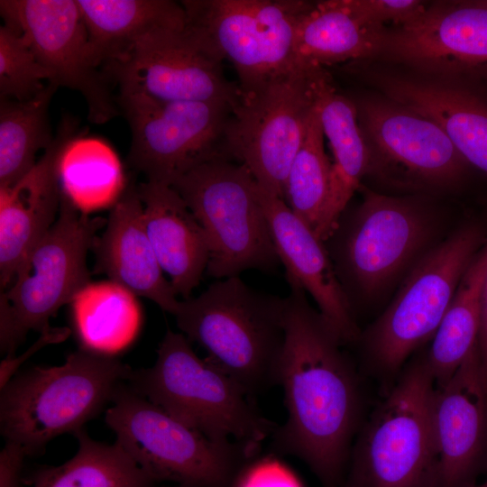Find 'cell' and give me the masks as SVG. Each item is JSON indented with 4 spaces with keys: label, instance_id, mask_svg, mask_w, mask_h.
I'll return each mask as SVG.
<instances>
[{
    "label": "cell",
    "instance_id": "34",
    "mask_svg": "<svg viewBox=\"0 0 487 487\" xmlns=\"http://www.w3.org/2000/svg\"><path fill=\"white\" fill-rule=\"evenodd\" d=\"M230 487H305L297 473L272 455H259L244 464Z\"/></svg>",
    "mask_w": 487,
    "mask_h": 487
},
{
    "label": "cell",
    "instance_id": "9",
    "mask_svg": "<svg viewBox=\"0 0 487 487\" xmlns=\"http://www.w3.org/2000/svg\"><path fill=\"white\" fill-rule=\"evenodd\" d=\"M187 34L220 61L229 60L240 93L296 64V32L314 2L184 0Z\"/></svg>",
    "mask_w": 487,
    "mask_h": 487
},
{
    "label": "cell",
    "instance_id": "7",
    "mask_svg": "<svg viewBox=\"0 0 487 487\" xmlns=\"http://www.w3.org/2000/svg\"><path fill=\"white\" fill-rule=\"evenodd\" d=\"M202 226L209 245L208 275L270 271L280 262L247 167L219 157L200 163L170 185Z\"/></svg>",
    "mask_w": 487,
    "mask_h": 487
},
{
    "label": "cell",
    "instance_id": "5",
    "mask_svg": "<svg viewBox=\"0 0 487 487\" xmlns=\"http://www.w3.org/2000/svg\"><path fill=\"white\" fill-rule=\"evenodd\" d=\"M436 381L424 358L402 370L360 428L340 487H441Z\"/></svg>",
    "mask_w": 487,
    "mask_h": 487
},
{
    "label": "cell",
    "instance_id": "8",
    "mask_svg": "<svg viewBox=\"0 0 487 487\" xmlns=\"http://www.w3.org/2000/svg\"><path fill=\"white\" fill-rule=\"evenodd\" d=\"M107 219L80 212L62 194L57 220L0 297V347L14 356L31 331L42 334L50 319L90 282L87 256Z\"/></svg>",
    "mask_w": 487,
    "mask_h": 487
},
{
    "label": "cell",
    "instance_id": "1",
    "mask_svg": "<svg viewBox=\"0 0 487 487\" xmlns=\"http://www.w3.org/2000/svg\"><path fill=\"white\" fill-rule=\"evenodd\" d=\"M285 341L279 383L287 419L271 435L273 449L304 462L324 487H340L361 428L359 375L342 342L308 302L305 289L287 280Z\"/></svg>",
    "mask_w": 487,
    "mask_h": 487
},
{
    "label": "cell",
    "instance_id": "24",
    "mask_svg": "<svg viewBox=\"0 0 487 487\" xmlns=\"http://www.w3.org/2000/svg\"><path fill=\"white\" fill-rule=\"evenodd\" d=\"M315 90L324 134L333 154L328 196L316 234L326 243L369 172L370 152L359 126L354 103L337 90L324 67L317 71Z\"/></svg>",
    "mask_w": 487,
    "mask_h": 487
},
{
    "label": "cell",
    "instance_id": "15",
    "mask_svg": "<svg viewBox=\"0 0 487 487\" xmlns=\"http://www.w3.org/2000/svg\"><path fill=\"white\" fill-rule=\"evenodd\" d=\"M428 231L427 217L415 204L363 188L360 206L333 233L340 237L335 251L340 276L363 296H372L418 253Z\"/></svg>",
    "mask_w": 487,
    "mask_h": 487
},
{
    "label": "cell",
    "instance_id": "17",
    "mask_svg": "<svg viewBox=\"0 0 487 487\" xmlns=\"http://www.w3.org/2000/svg\"><path fill=\"white\" fill-rule=\"evenodd\" d=\"M222 62L177 30L156 35L126 58L102 70L118 85L119 93L139 94L161 101L222 102L234 110L238 84L229 81Z\"/></svg>",
    "mask_w": 487,
    "mask_h": 487
},
{
    "label": "cell",
    "instance_id": "27",
    "mask_svg": "<svg viewBox=\"0 0 487 487\" xmlns=\"http://www.w3.org/2000/svg\"><path fill=\"white\" fill-rule=\"evenodd\" d=\"M70 304L74 328L84 349L115 356L139 334L142 314L137 296L118 283L89 282Z\"/></svg>",
    "mask_w": 487,
    "mask_h": 487
},
{
    "label": "cell",
    "instance_id": "14",
    "mask_svg": "<svg viewBox=\"0 0 487 487\" xmlns=\"http://www.w3.org/2000/svg\"><path fill=\"white\" fill-rule=\"evenodd\" d=\"M350 98L370 152L368 173L374 169L403 185L437 187L467 173L470 165L432 120L386 96Z\"/></svg>",
    "mask_w": 487,
    "mask_h": 487
},
{
    "label": "cell",
    "instance_id": "40",
    "mask_svg": "<svg viewBox=\"0 0 487 487\" xmlns=\"http://www.w3.org/2000/svg\"><path fill=\"white\" fill-rule=\"evenodd\" d=\"M170 487H181V486L174 485V486H170Z\"/></svg>",
    "mask_w": 487,
    "mask_h": 487
},
{
    "label": "cell",
    "instance_id": "28",
    "mask_svg": "<svg viewBox=\"0 0 487 487\" xmlns=\"http://www.w3.org/2000/svg\"><path fill=\"white\" fill-rule=\"evenodd\" d=\"M487 272V243L464 272L428 353L424 357L436 386L446 383L477 344L481 298Z\"/></svg>",
    "mask_w": 487,
    "mask_h": 487
},
{
    "label": "cell",
    "instance_id": "12",
    "mask_svg": "<svg viewBox=\"0 0 487 487\" xmlns=\"http://www.w3.org/2000/svg\"><path fill=\"white\" fill-rule=\"evenodd\" d=\"M131 129L129 164L149 181L171 185L193 167L231 159L227 128L233 107L222 102L161 101L143 95L116 97Z\"/></svg>",
    "mask_w": 487,
    "mask_h": 487
},
{
    "label": "cell",
    "instance_id": "30",
    "mask_svg": "<svg viewBox=\"0 0 487 487\" xmlns=\"http://www.w3.org/2000/svg\"><path fill=\"white\" fill-rule=\"evenodd\" d=\"M62 194L84 214L114 207L125 184L120 161L104 141L73 138L59 162Z\"/></svg>",
    "mask_w": 487,
    "mask_h": 487
},
{
    "label": "cell",
    "instance_id": "11",
    "mask_svg": "<svg viewBox=\"0 0 487 487\" xmlns=\"http://www.w3.org/2000/svg\"><path fill=\"white\" fill-rule=\"evenodd\" d=\"M320 67L298 63L241 93L227 128L231 158L283 200L289 168L316 107Z\"/></svg>",
    "mask_w": 487,
    "mask_h": 487
},
{
    "label": "cell",
    "instance_id": "38",
    "mask_svg": "<svg viewBox=\"0 0 487 487\" xmlns=\"http://www.w3.org/2000/svg\"><path fill=\"white\" fill-rule=\"evenodd\" d=\"M482 368L487 381V272L484 278L481 298V321L477 340Z\"/></svg>",
    "mask_w": 487,
    "mask_h": 487
},
{
    "label": "cell",
    "instance_id": "18",
    "mask_svg": "<svg viewBox=\"0 0 487 487\" xmlns=\"http://www.w3.org/2000/svg\"><path fill=\"white\" fill-rule=\"evenodd\" d=\"M433 426L441 487H469L487 459V381L477 344L436 386Z\"/></svg>",
    "mask_w": 487,
    "mask_h": 487
},
{
    "label": "cell",
    "instance_id": "2",
    "mask_svg": "<svg viewBox=\"0 0 487 487\" xmlns=\"http://www.w3.org/2000/svg\"><path fill=\"white\" fill-rule=\"evenodd\" d=\"M286 298L259 292L239 276L179 301L178 327L251 397L279 383Z\"/></svg>",
    "mask_w": 487,
    "mask_h": 487
},
{
    "label": "cell",
    "instance_id": "37",
    "mask_svg": "<svg viewBox=\"0 0 487 487\" xmlns=\"http://www.w3.org/2000/svg\"><path fill=\"white\" fill-rule=\"evenodd\" d=\"M26 455L16 444L5 442L0 453V487H20Z\"/></svg>",
    "mask_w": 487,
    "mask_h": 487
},
{
    "label": "cell",
    "instance_id": "33",
    "mask_svg": "<svg viewBox=\"0 0 487 487\" xmlns=\"http://www.w3.org/2000/svg\"><path fill=\"white\" fill-rule=\"evenodd\" d=\"M50 81L48 70L38 60L23 36L6 25L0 27V98L26 101Z\"/></svg>",
    "mask_w": 487,
    "mask_h": 487
},
{
    "label": "cell",
    "instance_id": "35",
    "mask_svg": "<svg viewBox=\"0 0 487 487\" xmlns=\"http://www.w3.org/2000/svg\"><path fill=\"white\" fill-rule=\"evenodd\" d=\"M351 10L364 23L384 28L386 23L397 26L407 24L418 17L427 4L417 0H346Z\"/></svg>",
    "mask_w": 487,
    "mask_h": 487
},
{
    "label": "cell",
    "instance_id": "22",
    "mask_svg": "<svg viewBox=\"0 0 487 487\" xmlns=\"http://www.w3.org/2000/svg\"><path fill=\"white\" fill-rule=\"evenodd\" d=\"M105 227L92 248L96 255L94 272L106 275L109 280L174 315L179 300L164 278L148 237L136 184L125 187Z\"/></svg>",
    "mask_w": 487,
    "mask_h": 487
},
{
    "label": "cell",
    "instance_id": "39",
    "mask_svg": "<svg viewBox=\"0 0 487 487\" xmlns=\"http://www.w3.org/2000/svg\"><path fill=\"white\" fill-rule=\"evenodd\" d=\"M469 487H487V477L481 483H473Z\"/></svg>",
    "mask_w": 487,
    "mask_h": 487
},
{
    "label": "cell",
    "instance_id": "20",
    "mask_svg": "<svg viewBox=\"0 0 487 487\" xmlns=\"http://www.w3.org/2000/svg\"><path fill=\"white\" fill-rule=\"evenodd\" d=\"M384 96L435 122L465 161L487 174V81L367 73Z\"/></svg>",
    "mask_w": 487,
    "mask_h": 487
},
{
    "label": "cell",
    "instance_id": "4",
    "mask_svg": "<svg viewBox=\"0 0 487 487\" xmlns=\"http://www.w3.org/2000/svg\"><path fill=\"white\" fill-rule=\"evenodd\" d=\"M127 383L170 417L216 442L261 448L278 427L234 379L209 359L199 358L182 333L168 330L154 364L133 370Z\"/></svg>",
    "mask_w": 487,
    "mask_h": 487
},
{
    "label": "cell",
    "instance_id": "6",
    "mask_svg": "<svg viewBox=\"0 0 487 487\" xmlns=\"http://www.w3.org/2000/svg\"><path fill=\"white\" fill-rule=\"evenodd\" d=\"M105 422L116 442L156 483L181 487H230L260 447L216 442L185 426L124 383Z\"/></svg>",
    "mask_w": 487,
    "mask_h": 487
},
{
    "label": "cell",
    "instance_id": "29",
    "mask_svg": "<svg viewBox=\"0 0 487 487\" xmlns=\"http://www.w3.org/2000/svg\"><path fill=\"white\" fill-rule=\"evenodd\" d=\"M74 436L78 441V449L72 458L58 466L37 469L22 478L21 484L25 487H155L156 482L116 441L113 445L96 441L83 429Z\"/></svg>",
    "mask_w": 487,
    "mask_h": 487
},
{
    "label": "cell",
    "instance_id": "25",
    "mask_svg": "<svg viewBox=\"0 0 487 487\" xmlns=\"http://www.w3.org/2000/svg\"><path fill=\"white\" fill-rule=\"evenodd\" d=\"M77 4L101 69L126 58L151 38L186 26L181 3L172 0H77Z\"/></svg>",
    "mask_w": 487,
    "mask_h": 487
},
{
    "label": "cell",
    "instance_id": "36",
    "mask_svg": "<svg viewBox=\"0 0 487 487\" xmlns=\"http://www.w3.org/2000/svg\"><path fill=\"white\" fill-rule=\"evenodd\" d=\"M70 334V329L66 326L51 327L41 334L39 339L19 356H5L0 364V390L18 372L20 366L33 354L42 347L65 341Z\"/></svg>",
    "mask_w": 487,
    "mask_h": 487
},
{
    "label": "cell",
    "instance_id": "21",
    "mask_svg": "<svg viewBox=\"0 0 487 487\" xmlns=\"http://www.w3.org/2000/svg\"><path fill=\"white\" fill-rule=\"evenodd\" d=\"M256 193L285 267L286 280L298 282L309 293L343 345L357 341L360 333L352 305L324 242L282 198L257 182Z\"/></svg>",
    "mask_w": 487,
    "mask_h": 487
},
{
    "label": "cell",
    "instance_id": "32",
    "mask_svg": "<svg viewBox=\"0 0 487 487\" xmlns=\"http://www.w3.org/2000/svg\"><path fill=\"white\" fill-rule=\"evenodd\" d=\"M319 111L310 116L304 140L291 163L285 189V202L315 233L326 203L331 163L324 148Z\"/></svg>",
    "mask_w": 487,
    "mask_h": 487
},
{
    "label": "cell",
    "instance_id": "19",
    "mask_svg": "<svg viewBox=\"0 0 487 487\" xmlns=\"http://www.w3.org/2000/svg\"><path fill=\"white\" fill-rule=\"evenodd\" d=\"M77 119L64 116L51 146L17 183L0 188V285L6 289L35 245L57 220L61 202L59 162L78 134Z\"/></svg>",
    "mask_w": 487,
    "mask_h": 487
},
{
    "label": "cell",
    "instance_id": "13",
    "mask_svg": "<svg viewBox=\"0 0 487 487\" xmlns=\"http://www.w3.org/2000/svg\"><path fill=\"white\" fill-rule=\"evenodd\" d=\"M0 13L5 25L23 36L48 70V83L83 96L90 122L104 124L119 114L77 0H1Z\"/></svg>",
    "mask_w": 487,
    "mask_h": 487
},
{
    "label": "cell",
    "instance_id": "31",
    "mask_svg": "<svg viewBox=\"0 0 487 487\" xmlns=\"http://www.w3.org/2000/svg\"><path fill=\"white\" fill-rule=\"evenodd\" d=\"M58 87L48 83L26 101L0 98V188L23 179L36 164L37 152L52 143L49 107Z\"/></svg>",
    "mask_w": 487,
    "mask_h": 487
},
{
    "label": "cell",
    "instance_id": "3",
    "mask_svg": "<svg viewBox=\"0 0 487 487\" xmlns=\"http://www.w3.org/2000/svg\"><path fill=\"white\" fill-rule=\"evenodd\" d=\"M133 369L115 356L80 347L55 366L18 372L1 389L0 432L26 456L55 437L83 429L113 401Z\"/></svg>",
    "mask_w": 487,
    "mask_h": 487
},
{
    "label": "cell",
    "instance_id": "16",
    "mask_svg": "<svg viewBox=\"0 0 487 487\" xmlns=\"http://www.w3.org/2000/svg\"><path fill=\"white\" fill-rule=\"evenodd\" d=\"M380 57L431 77L487 81V0L437 1L387 30Z\"/></svg>",
    "mask_w": 487,
    "mask_h": 487
},
{
    "label": "cell",
    "instance_id": "23",
    "mask_svg": "<svg viewBox=\"0 0 487 487\" xmlns=\"http://www.w3.org/2000/svg\"><path fill=\"white\" fill-rule=\"evenodd\" d=\"M148 237L176 293L190 298L209 262L207 235L181 196L170 185H137Z\"/></svg>",
    "mask_w": 487,
    "mask_h": 487
},
{
    "label": "cell",
    "instance_id": "10",
    "mask_svg": "<svg viewBox=\"0 0 487 487\" xmlns=\"http://www.w3.org/2000/svg\"><path fill=\"white\" fill-rule=\"evenodd\" d=\"M483 243L482 228L467 225L412 270L396 298L363 336L366 359L375 374L389 381L398 377L408 357L433 338Z\"/></svg>",
    "mask_w": 487,
    "mask_h": 487
},
{
    "label": "cell",
    "instance_id": "26",
    "mask_svg": "<svg viewBox=\"0 0 487 487\" xmlns=\"http://www.w3.org/2000/svg\"><path fill=\"white\" fill-rule=\"evenodd\" d=\"M386 28L364 23L346 0L314 2L296 32L298 63L328 66L379 56Z\"/></svg>",
    "mask_w": 487,
    "mask_h": 487
}]
</instances>
